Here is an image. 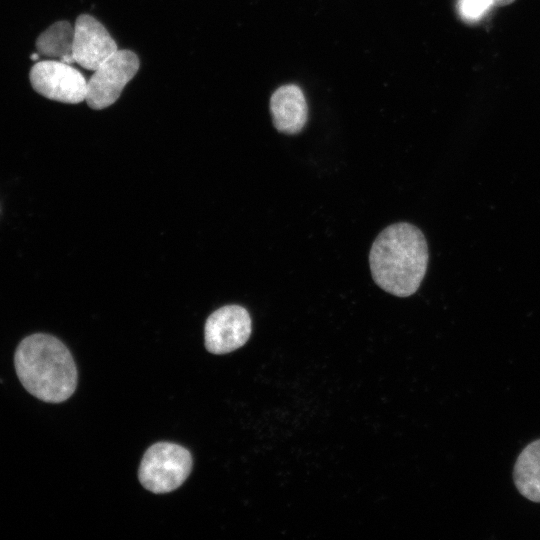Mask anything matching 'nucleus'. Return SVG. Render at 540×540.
<instances>
[{"label":"nucleus","instance_id":"1","mask_svg":"<svg viewBox=\"0 0 540 540\" xmlns=\"http://www.w3.org/2000/svg\"><path fill=\"white\" fill-rule=\"evenodd\" d=\"M426 239L416 226L399 222L377 236L369 254L372 278L384 291L408 297L419 288L428 264Z\"/></svg>","mask_w":540,"mask_h":540},{"label":"nucleus","instance_id":"2","mask_svg":"<svg viewBox=\"0 0 540 540\" xmlns=\"http://www.w3.org/2000/svg\"><path fill=\"white\" fill-rule=\"evenodd\" d=\"M14 367L23 387L41 401L61 403L76 390L74 359L66 345L50 334L34 333L22 339Z\"/></svg>","mask_w":540,"mask_h":540},{"label":"nucleus","instance_id":"3","mask_svg":"<svg viewBox=\"0 0 540 540\" xmlns=\"http://www.w3.org/2000/svg\"><path fill=\"white\" fill-rule=\"evenodd\" d=\"M192 465L191 453L186 448L175 443L158 442L145 452L138 479L152 493L172 492L188 478Z\"/></svg>","mask_w":540,"mask_h":540},{"label":"nucleus","instance_id":"4","mask_svg":"<svg viewBox=\"0 0 540 540\" xmlns=\"http://www.w3.org/2000/svg\"><path fill=\"white\" fill-rule=\"evenodd\" d=\"M139 59L130 50H117L104 61L87 81L86 99L95 110L112 105L139 69Z\"/></svg>","mask_w":540,"mask_h":540},{"label":"nucleus","instance_id":"5","mask_svg":"<svg viewBox=\"0 0 540 540\" xmlns=\"http://www.w3.org/2000/svg\"><path fill=\"white\" fill-rule=\"evenodd\" d=\"M29 80L37 93L50 100L77 104L86 99L85 77L71 64L60 60L36 62L29 72Z\"/></svg>","mask_w":540,"mask_h":540},{"label":"nucleus","instance_id":"6","mask_svg":"<svg viewBox=\"0 0 540 540\" xmlns=\"http://www.w3.org/2000/svg\"><path fill=\"white\" fill-rule=\"evenodd\" d=\"M252 322L248 311L239 305L215 310L206 320V349L213 354H226L243 346L249 339Z\"/></svg>","mask_w":540,"mask_h":540},{"label":"nucleus","instance_id":"7","mask_svg":"<svg viewBox=\"0 0 540 540\" xmlns=\"http://www.w3.org/2000/svg\"><path fill=\"white\" fill-rule=\"evenodd\" d=\"M118 50L109 32L96 18L80 15L74 25V62L87 70H96Z\"/></svg>","mask_w":540,"mask_h":540},{"label":"nucleus","instance_id":"8","mask_svg":"<svg viewBox=\"0 0 540 540\" xmlns=\"http://www.w3.org/2000/svg\"><path fill=\"white\" fill-rule=\"evenodd\" d=\"M270 111L274 127L285 134L299 133L308 119L305 96L293 84L281 86L272 94Z\"/></svg>","mask_w":540,"mask_h":540},{"label":"nucleus","instance_id":"9","mask_svg":"<svg viewBox=\"0 0 540 540\" xmlns=\"http://www.w3.org/2000/svg\"><path fill=\"white\" fill-rule=\"evenodd\" d=\"M513 478L525 498L540 502V439L522 450L514 466Z\"/></svg>","mask_w":540,"mask_h":540},{"label":"nucleus","instance_id":"10","mask_svg":"<svg viewBox=\"0 0 540 540\" xmlns=\"http://www.w3.org/2000/svg\"><path fill=\"white\" fill-rule=\"evenodd\" d=\"M74 27L65 20L57 21L44 30L36 40L39 55L72 64Z\"/></svg>","mask_w":540,"mask_h":540},{"label":"nucleus","instance_id":"11","mask_svg":"<svg viewBox=\"0 0 540 540\" xmlns=\"http://www.w3.org/2000/svg\"><path fill=\"white\" fill-rule=\"evenodd\" d=\"M493 0H458L460 18L469 24L481 21L494 7Z\"/></svg>","mask_w":540,"mask_h":540},{"label":"nucleus","instance_id":"12","mask_svg":"<svg viewBox=\"0 0 540 540\" xmlns=\"http://www.w3.org/2000/svg\"><path fill=\"white\" fill-rule=\"evenodd\" d=\"M515 0H493L495 6H506L514 2Z\"/></svg>","mask_w":540,"mask_h":540}]
</instances>
